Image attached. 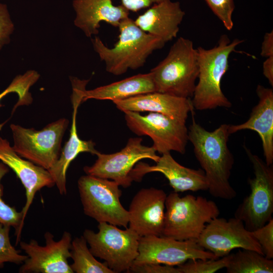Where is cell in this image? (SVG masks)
I'll list each match as a JSON object with an SVG mask.
<instances>
[{
  "label": "cell",
  "mask_w": 273,
  "mask_h": 273,
  "mask_svg": "<svg viewBox=\"0 0 273 273\" xmlns=\"http://www.w3.org/2000/svg\"><path fill=\"white\" fill-rule=\"evenodd\" d=\"M191 112L192 122L188 130L189 141L207 179L208 191L215 198L232 200L237 193L230 183L235 162L228 145L230 124H221L209 131L195 121L194 111Z\"/></svg>",
  "instance_id": "obj_1"
},
{
  "label": "cell",
  "mask_w": 273,
  "mask_h": 273,
  "mask_svg": "<svg viewBox=\"0 0 273 273\" xmlns=\"http://www.w3.org/2000/svg\"><path fill=\"white\" fill-rule=\"evenodd\" d=\"M118 27L119 39L112 48L106 46L98 36L91 39L95 51L105 63L106 71L114 75L143 67L149 56L166 43L143 31L129 17L122 20Z\"/></svg>",
  "instance_id": "obj_2"
},
{
  "label": "cell",
  "mask_w": 273,
  "mask_h": 273,
  "mask_svg": "<svg viewBox=\"0 0 273 273\" xmlns=\"http://www.w3.org/2000/svg\"><path fill=\"white\" fill-rule=\"evenodd\" d=\"M243 41L238 38L231 41L224 34L220 36L213 48L205 49L199 47L196 49L199 74L191 100L194 109L201 111L231 107L232 103L221 90V81L228 70L230 55Z\"/></svg>",
  "instance_id": "obj_3"
},
{
  "label": "cell",
  "mask_w": 273,
  "mask_h": 273,
  "mask_svg": "<svg viewBox=\"0 0 273 273\" xmlns=\"http://www.w3.org/2000/svg\"><path fill=\"white\" fill-rule=\"evenodd\" d=\"M150 72L156 92L190 99L199 74L197 50L189 39L179 37L166 57Z\"/></svg>",
  "instance_id": "obj_4"
},
{
  "label": "cell",
  "mask_w": 273,
  "mask_h": 273,
  "mask_svg": "<svg viewBox=\"0 0 273 273\" xmlns=\"http://www.w3.org/2000/svg\"><path fill=\"white\" fill-rule=\"evenodd\" d=\"M165 209L161 236L179 241H197L206 225L220 214L213 201L191 195L180 197L174 192L167 195Z\"/></svg>",
  "instance_id": "obj_5"
},
{
  "label": "cell",
  "mask_w": 273,
  "mask_h": 273,
  "mask_svg": "<svg viewBox=\"0 0 273 273\" xmlns=\"http://www.w3.org/2000/svg\"><path fill=\"white\" fill-rule=\"evenodd\" d=\"M98 232L86 229L83 233L89 250L96 257L105 260L114 273L129 271L139 254L140 236L127 228L99 222Z\"/></svg>",
  "instance_id": "obj_6"
},
{
  "label": "cell",
  "mask_w": 273,
  "mask_h": 273,
  "mask_svg": "<svg viewBox=\"0 0 273 273\" xmlns=\"http://www.w3.org/2000/svg\"><path fill=\"white\" fill-rule=\"evenodd\" d=\"M69 123L68 119L62 118L38 130L11 124L13 148L20 156L49 170L60 157Z\"/></svg>",
  "instance_id": "obj_7"
},
{
  "label": "cell",
  "mask_w": 273,
  "mask_h": 273,
  "mask_svg": "<svg viewBox=\"0 0 273 273\" xmlns=\"http://www.w3.org/2000/svg\"><path fill=\"white\" fill-rule=\"evenodd\" d=\"M84 213L99 222L127 228L128 211L122 205V192L115 181L86 174L77 181Z\"/></svg>",
  "instance_id": "obj_8"
},
{
  "label": "cell",
  "mask_w": 273,
  "mask_h": 273,
  "mask_svg": "<svg viewBox=\"0 0 273 273\" xmlns=\"http://www.w3.org/2000/svg\"><path fill=\"white\" fill-rule=\"evenodd\" d=\"M251 162L254 176L249 178L250 193L238 206L234 217L241 219L246 229L253 231L264 225L273 213V166L244 147Z\"/></svg>",
  "instance_id": "obj_9"
},
{
  "label": "cell",
  "mask_w": 273,
  "mask_h": 273,
  "mask_svg": "<svg viewBox=\"0 0 273 273\" xmlns=\"http://www.w3.org/2000/svg\"><path fill=\"white\" fill-rule=\"evenodd\" d=\"M123 112L129 129L138 136L150 137L153 142L152 147L156 152L161 155L171 151L185 153L189 141L186 122L159 113L142 115L136 112Z\"/></svg>",
  "instance_id": "obj_10"
},
{
  "label": "cell",
  "mask_w": 273,
  "mask_h": 273,
  "mask_svg": "<svg viewBox=\"0 0 273 273\" xmlns=\"http://www.w3.org/2000/svg\"><path fill=\"white\" fill-rule=\"evenodd\" d=\"M142 142L141 138H130L119 152L108 154L98 152L95 162L84 167V171L86 174L111 179L123 188L129 187L132 182L131 173L139 161L150 159L156 162L160 157L152 146H146Z\"/></svg>",
  "instance_id": "obj_11"
},
{
  "label": "cell",
  "mask_w": 273,
  "mask_h": 273,
  "mask_svg": "<svg viewBox=\"0 0 273 273\" xmlns=\"http://www.w3.org/2000/svg\"><path fill=\"white\" fill-rule=\"evenodd\" d=\"M217 258L196 240L150 235L140 237L139 254L132 265L157 263L177 266L190 259Z\"/></svg>",
  "instance_id": "obj_12"
},
{
  "label": "cell",
  "mask_w": 273,
  "mask_h": 273,
  "mask_svg": "<svg viewBox=\"0 0 273 273\" xmlns=\"http://www.w3.org/2000/svg\"><path fill=\"white\" fill-rule=\"evenodd\" d=\"M44 246L31 239L29 242H20L21 249L27 258L19 269L20 273H73L68 259L71 258V234L64 232L59 241L54 240L49 232L44 235Z\"/></svg>",
  "instance_id": "obj_13"
},
{
  "label": "cell",
  "mask_w": 273,
  "mask_h": 273,
  "mask_svg": "<svg viewBox=\"0 0 273 273\" xmlns=\"http://www.w3.org/2000/svg\"><path fill=\"white\" fill-rule=\"evenodd\" d=\"M198 244L217 258L230 254L234 249L256 251L263 255L261 247L244 222L235 217L228 220L217 217L206 225L197 240Z\"/></svg>",
  "instance_id": "obj_14"
},
{
  "label": "cell",
  "mask_w": 273,
  "mask_h": 273,
  "mask_svg": "<svg viewBox=\"0 0 273 273\" xmlns=\"http://www.w3.org/2000/svg\"><path fill=\"white\" fill-rule=\"evenodd\" d=\"M70 80L72 86L71 100L73 112L69 138L62 149L59 159L53 166L48 170L55 181L59 193L62 195L67 194L66 174L71 162L80 153H89L92 155H96L99 152L95 148V143L92 140L85 141L80 139L77 130V110L82 103L83 93L89 80H80L76 77H71Z\"/></svg>",
  "instance_id": "obj_15"
},
{
  "label": "cell",
  "mask_w": 273,
  "mask_h": 273,
  "mask_svg": "<svg viewBox=\"0 0 273 273\" xmlns=\"http://www.w3.org/2000/svg\"><path fill=\"white\" fill-rule=\"evenodd\" d=\"M167 195L161 189H142L132 198L128 210V228L140 237L162 235Z\"/></svg>",
  "instance_id": "obj_16"
},
{
  "label": "cell",
  "mask_w": 273,
  "mask_h": 273,
  "mask_svg": "<svg viewBox=\"0 0 273 273\" xmlns=\"http://www.w3.org/2000/svg\"><path fill=\"white\" fill-rule=\"evenodd\" d=\"M153 172L163 174L176 193L208 190V183L202 169H194L180 165L170 152L162 154L154 165L144 162L136 163L131 173V178L132 181H140L145 174Z\"/></svg>",
  "instance_id": "obj_17"
},
{
  "label": "cell",
  "mask_w": 273,
  "mask_h": 273,
  "mask_svg": "<svg viewBox=\"0 0 273 273\" xmlns=\"http://www.w3.org/2000/svg\"><path fill=\"white\" fill-rule=\"evenodd\" d=\"M4 123L0 124V130ZM0 161L11 169L25 190L26 202L21 212L24 221L36 193L55 183L48 170L20 156L9 141L0 136Z\"/></svg>",
  "instance_id": "obj_18"
},
{
  "label": "cell",
  "mask_w": 273,
  "mask_h": 273,
  "mask_svg": "<svg viewBox=\"0 0 273 273\" xmlns=\"http://www.w3.org/2000/svg\"><path fill=\"white\" fill-rule=\"evenodd\" d=\"M113 102L118 109L123 112L159 113L184 122H186L189 113L194 109L190 99L157 92L139 95Z\"/></svg>",
  "instance_id": "obj_19"
},
{
  "label": "cell",
  "mask_w": 273,
  "mask_h": 273,
  "mask_svg": "<svg viewBox=\"0 0 273 273\" xmlns=\"http://www.w3.org/2000/svg\"><path fill=\"white\" fill-rule=\"evenodd\" d=\"M256 92L258 102L251 111L249 119L236 125L230 124V134L238 131L249 129L256 131L261 142L265 162L273 163V89L258 84Z\"/></svg>",
  "instance_id": "obj_20"
},
{
  "label": "cell",
  "mask_w": 273,
  "mask_h": 273,
  "mask_svg": "<svg viewBox=\"0 0 273 273\" xmlns=\"http://www.w3.org/2000/svg\"><path fill=\"white\" fill-rule=\"evenodd\" d=\"M73 6L76 14L74 25L89 37L98 34L101 21L118 27L129 14L122 5L114 6L112 0H73Z\"/></svg>",
  "instance_id": "obj_21"
},
{
  "label": "cell",
  "mask_w": 273,
  "mask_h": 273,
  "mask_svg": "<svg viewBox=\"0 0 273 273\" xmlns=\"http://www.w3.org/2000/svg\"><path fill=\"white\" fill-rule=\"evenodd\" d=\"M185 15L178 2L165 0L153 5L134 21L143 31L166 43L176 37Z\"/></svg>",
  "instance_id": "obj_22"
},
{
  "label": "cell",
  "mask_w": 273,
  "mask_h": 273,
  "mask_svg": "<svg viewBox=\"0 0 273 273\" xmlns=\"http://www.w3.org/2000/svg\"><path fill=\"white\" fill-rule=\"evenodd\" d=\"M155 92V85L150 72L135 75L93 89H85L83 93L82 102L91 99L111 100L113 102Z\"/></svg>",
  "instance_id": "obj_23"
},
{
  "label": "cell",
  "mask_w": 273,
  "mask_h": 273,
  "mask_svg": "<svg viewBox=\"0 0 273 273\" xmlns=\"http://www.w3.org/2000/svg\"><path fill=\"white\" fill-rule=\"evenodd\" d=\"M227 273H272L273 261L254 250L241 249L230 254Z\"/></svg>",
  "instance_id": "obj_24"
},
{
  "label": "cell",
  "mask_w": 273,
  "mask_h": 273,
  "mask_svg": "<svg viewBox=\"0 0 273 273\" xmlns=\"http://www.w3.org/2000/svg\"><path fill=\"white\" fill-rule=\"evenodd\" d=\"M70 265L73 272L76 273H114L105 263L97 260L88 248L87 242L83 236L76 237L71 242Z\"/></svg>",
  "instance_id": "obj_25"
},
{
  "label": "cell",
  "mask_w": 273,
  "mask_h": 273,
  "mask_svg": "<svg viewBox=\"0 0 273 273\" xmlns=\"http://www.w3.org/2000/svg\"><path fill=\"white\" fill-rule=\"evenodd\" d=\"M39 77V74L34 70H28L22 75H17L9 86L0 93V107L3 106L1 101L11 93H16L18 97V101L13 108L12 114L18 107L31 104L33 99L29 89Z\"/></svg>",
  "instance_id": "obj_26"
},
{
  "label": "cell",
  "mask_w": 273,
  "mask_h": 273,
  "mask_svg": "<svg viewBox=\"0 0 273 273\" xmlns=\"http://www.w3.org/2000/svg\"><path fill=\"white\" fill-rule=\"evenodd\" d=\"M9 169L6 164L0 162V223L15 229L17 245L20 242L24 221L21 211H18L15 207L7 204L3 199V186L1 181L9 172Z\"/></svg>",
  "instance_id": "obj_27"
},
{
  "label": "cell",
  "mask_w": 273,
  "mask_h": 273,
  "mask_svg": "<svg viewBox=\"0 0 273 273\" xmlns=\"http://www.w3.org/2000/svg\"><path fill=\"white\" fill-rule=\"evenodd\" d=\"M230 254L217 259H190L177 267L180 273H214L225 268Z\"/></svg>",
  "instance_id": "obj_28"
},
{
  "label": "cell",
  "mask_w": 273,
  "mask_h": 273,
  "mask_svg": "<svg viewBox=\"0 0 273 273\" xmlns=\"http://www.w3.org/2000/svg\"><path fill=\"white\" fill-rule=\"evenodd\" d=\"M11 226L0 223V268L7 262L21 264L27 258V255H22L20 251L13 246L10 241Z\"/></svg>",
  "instance_id": "obj_29"
},
{
  "label": "cell",
  "mask_w": 273,
  "mask_h": 273,
  "mask_svg": "<svg viewBox=\"0 0 273 273\" xmlns=\"http://www.w3.org/2000/svg\"><path fill=\"white\" fill-rule=\"evenodd\" d=\"M204 1L224 27L231 30L234 26L232 15L235 9L234 0Z\"/></svg>",
  "instance_id": "obj_30"
},
{
  "label": "cell",
  "mask_w": 273,
  "mask_h": 273,
  "mask_svg": "<svg viewBox=\"0 0 273 273\" xmlns=\"http://www.w3.org/2000/svg\"><path fill=\"white\" fill-rule=\"evenodd\" d=\"M251 233L259 244L263 255L267 259L273 258V219H270L264 225Z\"/></svg>",
  "instance_id": "obj_31"
},
{
  "label": "cell",
  "mask_w": 273,
  "mask_h": 273,
  "mask_svg": "<svg viewBox=\"0 0 273 273\" xmlns=\"http://www.w3.org/2000/svg\"><path fill=\"white\" fill-rule=\"evenodd\" d=\"M14 30L7 6L0 3V51L10 41V36Z\"/></svg>",
  "instance_id": "obj_32"
},
{
  "label": "cell",
  "mask_w": 273,
  "mask_h": 273,
  "mask_svg": "<svg viewBox=\"0 0 273 273\" xmlns=\"http://www.w3.org/2000/svg\"><path fill=\"white\" fill-rule=\"evenodd\" d=\"M128 272L136 273H180L178 268L157 263H147L132 265Z\"/></svg>",
  "instance_id": "obj_33"
},
{
  "label": "cell",
  "mask_w": 273,
  "mask_h": 273,
  "mask_svg": "<svg viewBox=\"0 0 273 273\" xmlns=\"http://www.w3.org/2000/svg\"><path fill=\"white\" fill-rule=\"evenodd\" d=\"M122 5L128 11L136 12L139 10L150 7L165 0H120Z\"/></svg>",
  "instance_id": "obj_34"
},
{
  "label": "cell",
  "mask_w": 273,
  "mask_h": 273,
  "mask_svg": "<svg viewBox=\"0 0 273 273\" xmlns=\"http://www.w3.org/2000/svg\"><path fill=\"white\" fill-rule=\"evenodd\" d=\"M261 56L268 58L273 56V31L267 32L263 37L261 44Z\"/></svg>",
  "instance_id": "obj_35"
},
{
  "label": "cell",
  "mask_w": 273,
  "mask_h": 273,
  "mask_svg": "<svg viewBox=\"0 0 273 273\" xmlns=\"http://www.w3.org/2000/svg\"><path fill=\"white\" fill-rule=\"evenodd\" d=\"M263 74L269 84L273 86V56L266 58L263 63Z\"/></svg>",
  "instance_id": "obj_36"
}]
</instances>
